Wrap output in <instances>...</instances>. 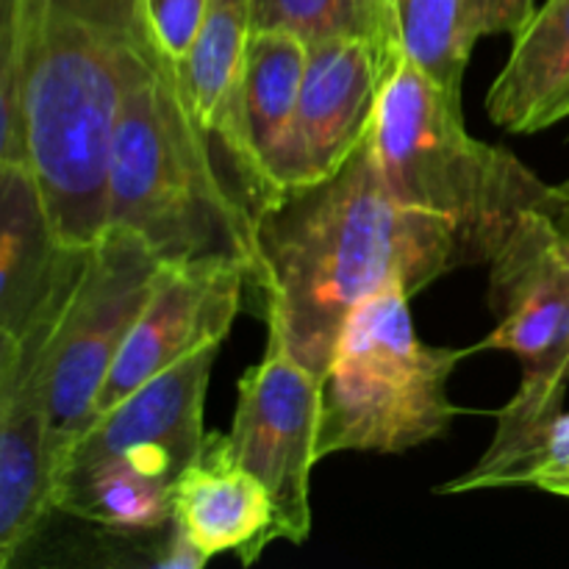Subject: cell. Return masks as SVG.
<instances>
[{"label":"cell","mask_w":569,"mask_h":569,"mask_svg":"<svg viewBox=\"0 0 569 569\" xmlns=\"http://www.w3.org/2000/svg\"><path fill=\"white\" fill-rule=\"evenodd\" d=\"M261 315L295 359L326 381L339 331L361 300L417 295L465 264L445 220L389 192L370 133L337 176L281 194L256 214Z\"/></svg>","instance_id":"1"},{"label":"cell","mask_w":569,"mask_h":569,"mask_svg":"<svg viewBox=\"0 0 569 569\" xmlns=\"http://www.w3.org/2000/svg\"><path fill=\"white\" fill-rule=\"evenodd\" d=\"M211 559H206L198 548L192 545V539L181 531V528L172 526L170 542L164 545L161 556H156L153 565L161 569H203Z\"/></svg>","instance_id":"24"},{"label":"cell","mask_w":569,"mask_h":569,"mask_svg":"<svg viewBox=\"0 0 569 569\" xmlns=\"http://www.w3.org/2000/svg\"><path fill=\"white\" fill-rule=\"evenodd\" d=\"M550 220H553V226L559 228L561 242H565V248L569 250V181L561 183V187H556V203H553V211H550Z\"/></svg>","instance_id":"26"},{"label":"cell","mask_w":569,"mask_h":569,"mask_svg":"<svg viewBox=\"0 0 569 569\" xmlns=\"http://www.w3.org/2000/svg\"><path fill=\"white\" fill-rule=\"evenodd\" d=\"M487 114L509 133H537L569 117V0H548L515 37L487 94Z\"/></svg>","instance_id":"17"},{"label":"cell","mask_w":569,"mask_h":569,"mask_svg":"<svg viewBox=\"0 0 569 569\" xmlns=\"http://www.w3.org/2000/svg\"><path fill=\"white\" fill-rule=\"evenodd\" d=\"M372 153L389 192L456 231L465 264L492 261L528 211L550 214L548 187L511 150L472 137L461 98L400 59L378 100Z\"/></svg>","instance_id":"4"},{"label":"cell","mask_w":569,"mask_h":569,"mask_svg":"<svg viewBox=\"0 0 569 569\" xmlns=\"http://www.w3.org/2000/svg\"><path fill=\"white\" fill-rule=\"evenodd\" d=\"M72 250L56 239L31 167L22 159L0 164V328L26 331Z\"/></svg>","instance_id":"16"},{"label":"cell","mask_w":569,"mask_h":569,"mask_svg":"<svg viewBox=\"0 0 569 569\" xmlns=\"http://www.w3.org/2000/svg\"><path fill=\"white\" fill-rule=\"evenodd\" d=\"M20 17L22 0H0V164L22 159Z\"/></svg>","instance_id":"22"},{"label":"cell","mask_w":569,"mask_h":569,"mask_svg":"<svg viewBox=\"0 0 569 569\" xmlns=\"http://www.w3.org/2000/svg\"><path fill=\"white\" fill-rule=\"evenodd\" d=\"M569 381L522 378L515 398L495 411V439L472 470L437 487L439 495L478 489L539 487L548 489L569 472Z\"/></svg>","instance_id":"15"},{"label":"cell","mask_w":569,"mask_h":569,"mask_svg":"<svg viewBox=\"0 0 569 569\" xmlns=\"http://www.w3.org/2000/svg\"><path fill=\"white\" fill-rule=\"evenodd\" d=\"M400 59L365 39L309 44L298 109L270 164L276 200L348 164L370 133L378 100Z\"/></svg>","instance_id":"8"},{"label":"cell","mask_w":569,"mask_h":569,"mask_svg":"<svg viewBox=\"0 0 569 569\" xmlns=\"http://www.w3.org/2000/svg\"><path fill=\"white\" fill-rule=\"evenodd\" d=\"M248 283V267L237 261H161L148 303L106 376L94 420L183 356L226 342Z\"/></svg>","instance_id":"11"},{"label":"cell","mask_w":569,"mask_h":569,"mask_svg":"<svg viewBox=\"0 0 569 569\" xmlns=\"http://www.w3.org/2000/svg\"><path fill=\"white\" fill-rule=\"evenodd\" d=\"M250 33V0H209L198 39L178 67L200 122L259 214L270 203V189L250 153L242 120V70Z\"/></svg>","instance_id":"14"},{"label":"cell","mask_w":569,"mask_h":569,"mask_svg":"<svg viewBox=\"0 0 569 569\" xmlns=\"http://www.w3.org/2000/svg\"><path fill=\"white\" fill-rule=\"evenodd\" d=\"M250 31H289L306 44L365 39L403 56L395 0H250Z\"/></svg>","instance_id":"21"},{"label":"cell","mask_w":569,"mask_h":569,"mask_svg":"<svg viewBox=\"0 0 569 569\" xmlns=\"http://www.w3.org/2000/svg\"><path fill=\"white\" fill-rule=\"evenodd\" d=\"M172 526L206 559L233 553L248 567L278 539L276 503L242 465L231 433H206L198 453L176 478Z\"/></svg>","instance_id":"13"},{"label":"cell","mask_w":569,"mask_h":569,"mask_svg":"<svg viewBox=\"0 0 569 569\" xmlns=\"http://www.w3.org/2000/svg\"><path fill=\"white\" fill-rule=\"evenodd\" d=\"M306 64H309V44L298 33H250L242 70V120L250 153L270 189V203L276 200L270 164L292 126L300 89H303Z\"/></svg>","instance_id":"20"},{"label":"cell","mask_w":569,"mask_h":569,"mask_svg":"<svg viewBox=\"0 0 569 569\" xmlns=\"http://www.w3.org/2000/svg\"><path fill=\"white\" fill-rule=\"evenodd\" d=\"M209 0H144L150 31L161 53L181 64L198 39Z\"/></svg>","instance_id":"23"},{"label":"cell","mask_w":569,"mask_h":569,"mask_svg":"<svg viewBox=\"0 0 569 569\" xmlns=\"http://www.w3.org/2000/svg\"><path fill=\"white\" fill-rule=\"evenodd\" d=\"M470 353L422 342L403 289L361 300L339 331L322 381L317 459L345 450L406 453L442 437L461 415L448 381Z\"/></svg>","instance_id":"5"},{"label":"cell","mask_w":569,"mask_h":569,"mask_svg":"<svg viewBox=\"0 0 569 569\" xmlns=\"http://www.w3.org/2000/svg\"><path fill=\"white\" fill-rule=\"evenodd\" d=\"M17 356H20V337H17L14 331L0 328V403H3V395L6 389H9Z\"/></svg>","instance_id":"25"},{"label":"cell","mask_w":569,"mask_h":569,"mask_svg":"<svg viewBox=\"0 0 569 569\" xmlns=\"http://www.w3.org/2000/svg\"><path fill=\"white\" fill-rule=\"evenodd\" d=\"M222 342L183 356L100 415L59 465V472L100 459H126L176 483L203 442V406Z\"/></svg>","instance_id":"12"},{"label":"cell","mask_w":569,"mask_h":569,"mask_svg":"<svg viewBox=\"0 0 569 569\" xmlns=\"http://www.w3.org/2000/svg\"><path fill=\"white\" fill-rule=\"evenodd\" d=\"M53 511L111 533H150L172 522V483L126 459H100L56 478Z\"/></svg>","instance_id":"19"},{"label":"cell","mask_w":569,"mask_h":569,"mask_svg":"<svg viewBox=\"0 0 569 569\" xmlns=\"http://www.w3.org/2000/svg\"><path fill=\"white\" fill-rule=\"evenodd\" d=\"M495 331L476 350H506L522 378L569 381V250L550 214L528 211L489 261Z\"/></svg>","instance_id":"10"},{"label":"cell","mask_w":569,"mask_h":569,"mask_svg":"<svg viewBox=\"0 0 569 569\" xmlns=\"http://www.w3.org/2000/svg\"><path fill=\"white\" fill-rule=\"evenodd\" d=\"M159 264L148 242L122 226H106L83 248L50 348L48 411L59 465L94 422L100 389L148 303Z\"/></svg>","instance_id":"6"},{"label":"cell","mask_w":569,"mask_h":569,"mask_svg":"<svg viewBox=\"0 0 569 569\" xmlns=\"http://www.w3.org/2000/svg\"><path fill=\"white\" fill-rule=\"evenodd\" d=\"M106 226L139 233L167 264L237 261L259 281L256 211L200 122L181 67L139 50L111 133Z\"/></svg>","instance_id":"2"},{"label":"cell","mask_w":569,"mask_h":569,"mask_svg":"<svg viewBox=\"0 0 569 569\" xmlns=\"http://www.w3.org/2000/svg\"><path fill=\"white\" fill-rule=\"evenodd\" d=\"M153 39L144 0H22V153L48 192L103 189L128 72Z\"/></svg>","instance_id":"3"},{"label":"cell","mask_w":569,"mask_h":569,"mask_svg":"<svg viewBox=\"0 0 569 569\" xmlns=\"http://www.w3.org/2000/svg\"><path fill=\"white\" fill-rule=\"evenodd\" d=\"M400 50L445 92L461 98L467 64L481 37L520 33L533 0H395Z\"/></svg>","instance_id":"18"},{"label":"cell","mask_w":569,"mask_h":569,"mask_svg":"<svg viewBox=\"0 0 569 569\" xmlns=\"http://www.w3.org/2000/svg\"><path fill=\"white\" fill-rule=\"evenodd\" d=\"M81 256L83 248L72 250L53 292L20 333V356L0 403V569L14 565L20 550L53 511L59 461L48 411L50 348Z\"/></svg>","instance_id":"9"},{"label":"cell","mask_w":569,"mask_h":569,"mask_svg":"<svg viewBox=\"0 0 569 569\" xmlns=\"http://www.w3.org/2000/svg\"><path fill=\"white\" fill-rule=\"evenodd\" d=\"M322 417V378L306 370L276 328L264 359L239 381L231 442L276 503L278 539L303 545L311 533V470Z\"/></svg>","instance_id":"7"}]
</instances>
